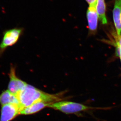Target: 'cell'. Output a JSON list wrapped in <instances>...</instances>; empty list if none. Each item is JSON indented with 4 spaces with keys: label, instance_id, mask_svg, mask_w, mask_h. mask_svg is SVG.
I'll return each mask as SVG.
<instances>
[{
    "label": "cell",
    "instance_id": "obj_1",
    "mask_svg": "<svg viewBox=\"0 0 121 121\" xmlns=\"http://www.w3.org/2000/svg\"><path fill=\"white\" fill-rule=\"evenodd\" d=\"M63 95L62 93L49 94L33 86L27 84L21 91L17 97L21 111L24 108L37 102H44L52 104L62 100L64 98Z\"/></svg>",
    "mask_w": 121,
    "mask_h": 121
},
{
    "label": "cell",
    "instance_id": "obj_2",
    "mask_svg": "<svg viewBox=\"0 0 121 121\" xmlns=\"http://www.w3.org/2000/svg\"><path fill=\"white\" fill-rule=\"evenodd\" d=\"M24 31L23 27H14L4 31L2 39L0 43V58L3 56L8 48L18 42Z\"/></svg>",
    "mask_w": 121,
    "mask_h": 121
},
{
    "label": "cell",
    "instance_id": "obj_3",
    "mask_svg": "<svg viewBox=\"0 0 121 121\" xmlns=\"http://www.w3.org/2000/svg\"><path fill=\"white\" fill-rule=\"evenodd\" d=\"M48 107L66 114H77L82 111L93 110L95 108L80 103L62 100L52 103L49 104Z\"/></svg>",
    "mask_w": 121,
    "mask_h": 121
},
{
    "label": "cell",
    "instance_id": "obj_4",
    "mask_svg": "<svg viewBox=\"0 0 121 121\" xmlns=\"http://www.w3.org/2000/svg\"><path fill=\"white\" fill-rule=\"evenodd\" d=\"M9 76V81L8 90L17 96L23 87L27 84L26 83L17 77L16 74V67L14 65L11 66Z\"/></svg>",
    "mask_w": 121,
    "mask_h": 121
},
{
    "label": "cell",
    "instance_id": "obj_5",
    "mask_svg": "<svg viewBox=\"0 0 121 121\" xmlns=\"http://www.w3.org/2000/svg\"><path fill=\"white\" fill-rule=\"evenodd\" d=\"M19 106L13 104H7L2 106L0 121H11L20 114Z\"/></svg>",
    "mask_w": 121,
    "mask_h": 121
},
{
    "label": "cell",
    "instance_id": "obj_6",
    "mask_svg": "<svg viewBox=\"0 0 121 121\" xmlns=\"http://www.w3.org/2000/svg\"><path fill=\"white\" fill-rule=\"evenodd\" d=\"M113 17L118 39H120L121 38V0H115Z\"/></svg>",
    "mask_w": 121,
    "mask_h": 121
},
{
    "label": "cell",
    "instance_id": "obj_7",
    "mask_svg": "<svg viewBox=\"0 0 121 121\" xmlns=\"http://www.w3.org/2000/svg\"><path fill=\"white\" fill-rule=\"evenodd\" d=\"M87 17L88 26L91 32H96L98 26V16L96 6H89L87 11Z\"/></svg>",
    "mask_w": 121,
    "mask_h": 121
},
{
    "label": "cell",
    "instance_id": "obj_8",
    "mask_svg": "<svg viewBox=\"0 0 121 121\" xmlns=\"http://www.w3.org/2000/svg\"><path fill=\"white\" fill-rule=\"evenodd\" d=\"M0 104L2 106L7 104H13L20 106L19 101L18 97L8 90L2 91L0 95Z\"/></svg>",
    "mask_w": 121,
    "mask_h": 121
},
{
    "label": "cell",
    "instance_id": "obj_9",
    "mask_svg": "<svg viewBox=\"0 0 121 121\" xmlns=\"http://www.w3.org/2000/svg\"><path fill=\"white\" fill-rule=\"evenodd\" d=\"M50 104H51L44 102L34 103L22 109L20 112V114L27 115L33 114L39 112L45 108L48 107Z\"/></svg>",
    "mask_w": 121,
    "mask_h": 121
},
{
    "label": "cell",
    "instance_id": "obj_10",
    "mask_svg": "<svg viewBox=\"0 0 121 121\" xmlns=\"http://www.w3.org/2000/svg\"><path fill=\"white\" fill-rule=\"evenodd\" d=\"M105 0H97L96 10L98 15V18L103 24H107V20L105 15Z\"/></svg>",
    "mask_w": 121,
    "mask_h": 121
},
{
    "label": "cell",
    "instance_id": "obj_11",
    "mask_svg": "<svg viewBox=\"0 0 121 121\" xmlns=\"http://www.w3.org/2000/svg\"><path fill=\"white\" fill-rule=\"evenodd\" d=\"M89 4V6H96L97 0H86Z\"/></svg>",
    "mask_w": 121,
    "mask_h": 121
},
{
    "label": "cell",
    "instance_id": "obj_12",
    "mask_svg": "<svg viewBox=\"0 0 121 121\" xmlns=\"http://www.w3.org/2000/svg\"><path fill=\"white\" fill-rule=\"evenodd\" d=\"M120 59H121V58H120Z\"/></svg>",
    "mask_w": 121,
    "mask_h": 121
}]
</instances>
